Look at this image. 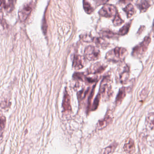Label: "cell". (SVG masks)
Returning <instances> with one entry per match:
<instances>
[{
  "instance_id": "d4e9b609",
  "label": "cell",
  "mask_w": 154,
  "mask_h": 154,
  "mask_svg": "<svg viewBox=\"0 0 154 154\" xmlns=\"http://www.w3.org/2000/svg\"><path fill=\"white\" fill-rule=\"evenodd\" d=\"M82 39L83 41L86 42H91L93 41V39H92L91 36L89 35H84L82 37Z\"/></svg>"
},
{
  "instance_id": "603a6c76",
  "label": "cell",
  "mask_w": 154,
  "mask_h": 154,
  "mask_svg": "<svg viewBox=\"0 0 154 154\" xmlns=\"http://www.w3.org/2000/svg\"><path fill=\"white\" fill-rule=\"evenodd\" d=\"M101 34H102V36H105L108 38H111V37H114L115 35L114 33L109 30L102 31Z\"/></svg>"
},
{
  "instance_id": "5b68a950",
  "label": "cell",
  "mask_w": 154,
  "mask_h": 154,
  "mask_svg": "<svg viewBox=\"0 0 154 154\" xmlns=\"http://www.w3.org/2000/svg\"><path fill=\"white\" fill-rule=\"evenodd\" d=\"M111 88L110 85V79L108 77L104 78L101 81L100 88L99 94L100 96L109 97L111 95Z\"/></svg>"
},
{
  "instance_id": "cb8c5ba5",
  "label": "cell",
  "mask_w": 154,
  "mask_h": 154,
  "mask_svg": "<svg viewBox=\"0 0 154 154\" xmlns=\"http://www.w3.org/2000/svg\"><path fill=\"white\" fill-rule=\"evenodd\" d=\"M11 103L7 100H5L0 104V106L2 108H5L9 107L11 105Z\"/></svg>"
},
{
  "instance_id": "f1b7e54d",
  "label": "cell",
  "mask_w": 154,
  "mask_h": 154,
  "mask_svg": "<svg viewBox=\"0 0 154 154\" xmlns=\"http://www.w3.org/2000/svg\"><path fill=\"white\" fill-rule=\"evenodd\" d=\"M11 1H12V0H11Z\"/></svg>"
},
{
  "instance_id": "2e32d148",
  "label": "cell",
  "mask_w": 154,
  "mask_h": 154,
  "mask_svg": "<svg viewBox=\"0 0 154 154\" xmlns=\"http://www.w3.org/2000/svg\"><path fill=\"white\" fill-rule=\"evenodd\" d=\"M146 121L148 127L151 129H154V113L148 115Z\"/></svg>"
},
{
  "instance_id": "8fae6325",
  "label": "cell",
  "mask_w": 154,
  "mask_h": 154,
  "mask_svg": "<svg viewBox=\"0 0 154 154\" xmlns=\"http://www.w3.org/2000/svg\"><path fill=\"white\" fill-rule=\"evenodd\" d=\"M124 149L127 153H134L135 151V146L134 141L131 138H128L124 145Z\"/></svg>"
},
{
  "instance_id": "9a60e30c",
  "label": "cell",
  "mask_w": 154,
  "mask_h": 154,
  "mask_svg": "<svg viewBox=\"0 0 154 154\" xmlns=\"http://www.w3.org/2000/svg\"><path fill=\"white\" fill-rule=\"evenodd\" d=\"M150 6V4L146 0H141L139 3L137 5V6L140 9V11L143 12L146 11Z\"/></svg>"
},
{
  "instance_id": "4fadbf2b",
  "label": "cell",
  "mask_w": 154,
  "mask_h": 154,
  "mask_svg": "<svg viewBox=\"0 0 154 154\" xmlns=\"http://www.w3.org/2000/svg\"><path fill=\"white\" fill-rule=\"evenodd\" d=\"M126 95V92L125 88H121L119 90V92L117 96L116 99V104L117 105H120L125 99Z\"/></svg>"
},
{
  "instance_id": "9c48e42d",
  "label": "cell",
  "mask_w": 154,
  "mask_h": 154,
  "mask_svg": "<svg viewBox=\"0 0 154 154\" xmlns=\"http://www.w3.org/2000/svg\"><path fill=\"white\" fill-rule=\"evenodd\" d=\"M113 119V117L110 113L109 114H108V113H107L106 115L105 116L104 118L99 120L98 122L97 128L99 130L105 128L112 123Z\"/></svg>"
},
{
  "instance_id": "484cf974",
  "label": "cell",
  "mask_w": 154,
  "mask_h": 154,
  "mask_svg": "<svg viewBox=\"0 0 154 154\" xmlns=\"http://www.w3.org/2000/svg\"><path fill=\"white\" fill-rule=\"evenodd\" d=\"M109 0H95L97 4L98 5H101L106 4L107 2H109Z\"/></svg>"
},
{
  "instance_id": "e0dca14e",
  "label": "cell",
  "mask_w": 154,
  "mask_h": 154,
  "mask_svg": "<svg viewBox=\"0 0 154 154\" xmlns=\"http://www.w3.org/2000/svg\"><path fill=\"white\" fill-rule=\"evenodd\" d=\"M83 8L84 11L88 14H91L93 12L94 9L88 2L84 0L83 2Z\"/></svg>"
},
{
  "instance_id": "7402d4cb",
  "label": "cell",
  "mask_w": 154,
  "mask_h": 154,
  "mask_svg": "<svg viewBox=\"0 0 154 154\" xmlns=\"http://www.w3.org/2000/svg\"><path fill=\"white\" fill-rule=\"evenodd\" d=\"M100 98H101V96L100 94L98 93L97 96L96 97V99L94 100L93 103V105H92V110H95L98 107L100 101Z\"/></svg>"
},
{
  "instance_id": "ffe728a7",
  "label": "cell",
  "mask_w": 154,
  "mask_h": 154,
  "mask_svg": "<svg viewBox=\"0 0 154 154\" xmlns=\"http://www.w3.org/2000/svg\"><path fill=\"white\" fill-rule=\"evenodd\" d=\"M124 20L121 19L120 15L118 13L115 15V18L113 20V24L115 26H119L124 23Z\"/></svg>"
},
{
  "instance_id": "3957f363",
  "label": "cell",
  "mask_w": 154,
  "mask_h": 154,
  "mask_svg": "<svg viewBox=\"0 0 154 154\" xmlns=\"http://www.w3.org/2000/svg\"><path fill=\"white\" fill-rule=\"evenodd\" d=\"M84 55L87 59L94 61L99 58L100 56V52L99 50L96 47L89 46L85 49Z\"/></svg>"
},
{
  "instance_id": "8992f818",
  "label": "cell",
  "mask_w": 154,
  "mask_h": 154,
  "mask_svg": "<svg viewBox=\"0 0 154 154\" xmlns=\"http://www.w3.org/2000/svg\"><path fill=\"white\" fill-rule=\"evenodd\" d=\"M119 80L120 83L125 84L127 83L129 77V68L127 65L120 67L119 71Z\"/></svg>"
},
{
  "instance_id": "ac0fdd59",
  "label": "cell",
  "mask_w": 154,
  "mask_h": 154,
  "mask_svg": "<svg viewBox=\"0 0 154 154\" xmlns=\"http://www.w3.org/2000/svg\"><path fill=\"white\" fill-rule=\"evenodd\" d=\"M131 26V23H128L124 25L119 32L118 34L120 35H125L129 31Z\"/></svg>"
},
{
  "instance_id": "277c9868",
  "label": "cell",
  "mask_w": 154,
  "mask_h": 154,
  "mask_svg": "<svg viewBox=\"0 0 154 154\" xmlns=\"http://www.w3.org/2000/svg\"><path fill=\"white\" fill-rule=\"evenodd\" d=\"M99 13L103 17L109 18L115 16L117 13V10L114 5H105L100 10Z\"/></svg>"
},
{
  "instance_id": "ba28073f",
  "label": "cell",
  "mask_w": 154,
  "mask_h": 154,
  "mask_svg": "<svg viewBox=\"0 0 154 154\" xmlns=\"http://www.w3.org/2000/svg\"><path fill=\"white\" fill-rule=\"evenodd\" d=\"M32 11V7L30 5H24L18 12L19 19L21 21H24L28 18Z\"/></svg>"
},
{
  "instance_id": "7a4b0ae2",
  "label": "cell",
  "mask_w": 154,
  "mask_h": 154,
  "mask_svg": "<svg viewBox=\"0 0 154 154\" xmlns=\"http://www.w3.org/2000/svg\"><path fill=\"white\" fill-rule=\"evenodd\" d=\"M151 42V39L150 37H146L143 42L134 48L132 52L133 56L134 57H140L143 55L147 50Z\"/></svg>"
},
{
  "instance_id": "44dd1931",
  "label": "cell",
  "mask_w": 154,
  "mask_h": 154,
  "mask_svg": "<svg viewBox=\"0 0 154 154\" xmlns=\"http://www.w3.org/2000/svg\"><path fill=\"white\" fill-rule=\"evenodd\" d=\"M117 146V144L116 143H114L113 144L110 145V146H108L102 152V153L103 154H109L112 153L115 151V149L116 148Z\"/></svg>"
},
{
  "instance_id": "7c38bea8",
  "label": "cell",
  "mask_w": 154,
  "mask_h": 154,
  "mask_svg": "<svg viewBox=\"0 0 154 154\" xmlns=\"http://www.w3.org/2000/svg\"><path fill=\"white\" fill-rule=\"evenodd\" d=\"M62 107H63V109L65 111H70L72 110L70 96H69V94H68L66 90V92H65V95H64Z\"/></svg>"
},
{
  "instance_id": "d6986e66",
  "label": "cell",
  "mask_w": 154,
  "mask_h": 154,
  "mask_svg": "<svg viewBox=\"0 0 154 154\" xmlns=\"http://www.w3.org/2000/svg\"><path fill=\"white\" fill-rule=\"evenodd\" d=\"M6 124V118L0 114V137L2 134V132L5 127Z\"/></svg>"
},
{
  "instance_id": "4316f807",
  "label": "cell",
  "mask_w": 154,
  "mask_h": 154,
  "mask_svg": "<svg viewBox=\"0 0 154 154\" xmlns=\"http://www.w3.org/2000/svg\"><path fill=\"white\" fill-rule=\"evenodd\" d=\"M132 1V0H120L119 2H120V3L124 4H125L130 2H131Z\"/></svg>"
},
{
  "instance_id": "6da1fadb",
  "label": "cell",
  "mask_w": 154,
  "mask_h": 154,
  "mask_svg": "<svg viewBox=\"0 0 154 154\" xmlns=\"http://www.w3.org/2000/svg\"><path fill=\"white\" fill-rule=\"evenodd\" d=\"M127 55V51L125 48L116 47L107 52L106 58L111 62H117L122 61Z\"/></svg>"
},
{
  "instance_id": "30bf717a",
  "label": "cell",
  "mask_w": 154,
  "mask_h": 154,
  "mask_svg": "<svg viewBox=\"0 0 154 154\" xmlns=\"http://www.w3.org/2000/svg\"><path fill=\"white\" fill-rule=\"evenodd\" d=\"M106 68V66L102 63L97 62L90 67L88 70V73L89 74H96L103 72Z\"/></svg>"
},
{
  "instance_id": "52a82bcc",
  "label": "cell",
  "mask_w": 154,
  "mask_h": 154,
  "mask_svg": "<svg viewBox=\"0 0 154 154\" xmlns=\"http://www.w3.org/2000/svg\"><path fill=\"white\" fill-rule=\"evenodd\" d=\"M86 64V59L83 56L77 55L74 57L73 62V68L74 69L76 70L81 69L85 67Z\"/></svg>"
},
{
  "instance_id": "83f0119b",
  "label": "cell",
  "mask_w": 154,
  "mask_h": 154,
  "mask_svg": "<svg viewBox=\"0 0 154 154\" xmlns=\"http://www.w3.org/2000/svg\"><path fill=\"white\" fill-rule=\"evenodd\" d=\"M153 30L154 32V21L153 23Z\"/></svg>"
},
{
  "instance_id": "5bb4252c",
  "label": "cell",
  "mask_w": 154,
  "mask_h": 154,
  "mask_svg": "<svg viewBox=\"0 0 154 154\" xmlns=\"http://www.w3.org/2000/svg\"><path fill=\"white\" fill-rule=\"evenodd\" d=\"M123 10L125 12L128 18H131L135 13V10L134 8V6L131 4L128 5L126 7L124 8Z\"/></svg>"
}]
</instances>
